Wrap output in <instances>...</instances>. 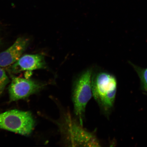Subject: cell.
I'll list each match as a JSON object with an SVG mask.
<instances>
[{
  "label": "cell",
  "instance_id": "1",
  "mask_svg": "<svg viewBox=\"0 0 147 147\" xmlns=\"http://www.w3.org/2000/svg\"><path fill=\"white\" fill-rule=\"evenodd\" d=\"M92 95L103 109L107 111L113 106L117 89L114 76L106 73H99L92 81Z\"/></svg>",
  "mask_w": 147,
  "mask_h": 147
},
{
  "label": "cell",
  "instance_id": "2",
  "mask_svg": "<svg viewBox=\"0 0 147 147\" xmlns=\"http://www.w3.org/2000/svg\"><path fill=\"white\" fill-rule=\"evenodd\" d=\"M60 130L68 144L72 146H99V143L92 134L79 125L69 115L59 122Z\"/></svg>",
  "mask_w": 147,
  "mask_h": 147
},
{
  "label": "cell",
  "instance_id": "3",
  "mask_svg": "<svg viewBox=\"0 0 147 147\" xmlns=\"http://www.w3.org/2000/svg\"><path fill=\"white\" fill-rule=\"evenodd\" d=\"M35 123L30 112L13 110L0 113V129L21 135H30Z\"/></svg>",
  "mask_w": 147,
  "mask_h": 147
},
{
  "label": "cell",
  "instance_id": "4",
  "mask_svg": "<svg viewBox=\"0 0 147 147\" xmlns=\"http://www.w3.org/2000/svg\"><path fill=\"white\" fill-rule=\"evenodd\" d=\"M92 76L90 70L86 71L79 77L74 86L73 100L75 113L82 126L86 106L92 95Z\"/></svg>",
  "mask_w": 147,
  "mask_h": 147
},
{
  "label": "cell",
  "instance_id": "5",
  "mask_svg": "<svg viewBox=\"0 0 147 147\" xmlns=\"http://www.w3.org/2000/svg\"><path fill=\"white\" fill-rule=\"evenodd\" d=\"M12 81L9 88L10 102L25 99L37 93L44 87V84L30 79L12 75Z\"/></svg>",
  "mask_w": 147,
  "mask_h": 147
},
{
  "label": "cell",
  "instance_id": "6",
  "mask_svg": "<svg viewBox=\"0 0 147 147\" xmlns=\"http://www.w3.org/2000/svg\"><path fill=\"white\" fill-rule=\"evenodd\" d=\"M29 43L28 38H18L11 46L0 53V67H10L17 61L26 50Z\"/></svg>",
  "mask_w": 147,
  "mask_h": 147
},
{
  "label": "cell",
  "instance_id": "7",
  "mask_svg": "<svg viewBox=\"0 0 147 147\" xmlns=\"http://www.w3.org/2000/svg\"><path fill=\"white\" fill-rule=\"evenodd\" d=\"M45 58L42 55L27 54L21 56L9 67V69L10 72L17 74L23 71L45 69Z\"/></svg>",
  "mask_w": 147,
  "mask_h": 147
},
{
  "label": "cell",
  "instance_id": "8",
  "mask_svg": "<svg viewBox=\"0 0 147 147\" xmlns=\"http://www.w3.org/2000/svg\"><path fill=\"white\" fill-rule=\"evenodd\" d=\"M135 71H136L144 89L147 92V68H142L130 63Z\"/></svg>",
  "mask_w": 147,
  "mask_h": 147
},
{
  "label": "cell",
  "instance_id": "9",
  "mask_svg": "<svg viewBox=\"0 0 147 147\" xmlns=\"http://www.w3.org/2000/svg\"><path fill=\"white\" fill-rule=\"evenodd\" d=\"M10 81L4 69L0 67V96L3 93L5 88Z\"/></svg>",
  "mask_w": 147,
  "mask_h": 147
},
{
  "label": "cell",
  "instance_id": "10",
  "mask_svg": "<svg viewBox=\"0 0 147 147\" xmlns=\"http://www.w3.org/2000/svg\"></svg>",
  "mask_w": 147,
  "mask_h": 147
}]
</instances>
